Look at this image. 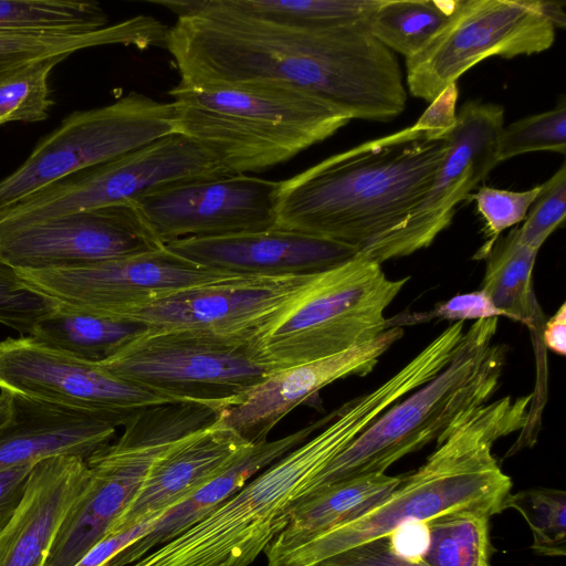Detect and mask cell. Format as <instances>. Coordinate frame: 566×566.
Masks as SVG:
<instances>
[{"label": "cell", "instance_id": "44dd1931", "mask_svg": "<svg viewBox=\"0 0 566 566\" xmlns=\"http://www.w3.org/2000/svg\"><path fill=\"white\" fill-rule=\"evenodd\" d=\"M250 446L218 416L181 438L154 462L108 535L165 514L227 470Z\"/></svg>", "mask_w": 566, "mask_h": 566}, {"label": "cell", "instance_id": "f6af8a7d", "mask_svg": "<svg viewBox=\"0 0 566 566\" xmlns=\"http://www.w3.org/2000/svg\"><path fill=\"white\" fill-rule=\"evenodd\" d=\"M543 345L553 353L566 355V304L563 303L556 313L543 325L541 331Z\"/></svg>", "mask_w": 566, "mask_h": 566}, {"label": "cell", "instance_id": "74e56055", "mask_svg": "<svg viewBox=\"0 0 566 566\" xmlns=\"http://www.w3.org/2000/svg\"><path fill=\"white\" fill-rule=\"evenodd\" d=\"M54 304L23 284L13 270L0 265V324L29 335Z\"/></svg>", "mask_w": 566, "mask_h": 566}, {"label": "cell", "instance_id": "d590c367", "mask_svg": "<svg viewBox=\"0 0 566 566\" xmlns=\"http://www.w3.org/2000/svg\"><path fill=\"white\" fill-rule=\"evenodd\" d=\"M541 190L542 185L525 191L483 186L470 195L485 224V241L473 255L474 260H485L500 234L525 219Z\"/></svg>", "mask_w": 566, "mask_h": 566}, {"label": "cell", "instance_id": "7402d4cb", "mask_svg": "<svg viewBox=\"0 0 566 566\" xmlns=\"http://www.w3.org/2000/svg\"><path fill=\"white\" fill-rule=\"evenodd\" d=\"M88 476L86 460L78 457L56 455L33 464L19 506L0 528V566H43Z\"/></svg>", "mask_w": 566, "mask_h": 566}, {"label": "cell", "instance_id": "5b68a950", "mask_svg": "<svg viewBox=\"0 0 566 566\" xmlns=\"http://www.w3.org/2000/svg\"><path fill=\"white\" fill-rule=\"evenodd\" d=\"M169 95L175 133L201 146L230 176L283 164L350 120L312 95L271 83L177 84Z\"/></svg>", "mask_w": 566, "mask_h": 566}, {"label": "cell", "instance_id": "b9f144b4", "mask_svg": "<svg viewBox=\"0 0 566 566\" xmlns=\"http://www.w3.org/2000/svg\"><path fill=\"white\" fill-rule=\"evenodd\" d=\"M161 516V515H160ZM155 517L120 533L112 534L96 544L75 566H108L124 548L147 534L160 517Z\"/></svg>", "mask_w": 566, "mask_h": 566}, {"label": "cell", "instance_id": "9a60e30c", "mask_svg": "<svg viewBox=\"0 0 566 566\" xmlns=\"http://www.w3.org/2000/svg\"><path fill=\"white\" fill-rule=\"evenodd\" d=\"M319 273L233 276L187 289L122 315L150 328H184L258 340L308 291Z\"/></svg>", "mask_w": 566, "mask_h": 566}, {"label": "cell", "instance_id": "83f0119b", "mask_svg": "<svg viewBox=\"0 0 566 566\" xmlns=\"http://www.w3.org/2000/svg\"><path fill=\"white\" fill-rule=\"evenodd\" d=\"M538 251L522 244L511 230L499 238L485 258L482 290L510 319L537 328L539 306L533 291V270Z\"/></svg>", "mask_w": 566, "mask_h": 566}, {"label": "cell", "instance_id": "d6a6232c", "mask_svg": "<svg viewBox=\"0 0 566 566\" xmlns=\"http://www.w3.org/2000/svg\"><path fill=\"white\" fill-rule=\"evenodd\" d=\"M514 509L526 521L533 535L532 549L548 557L566 555V492L534 488L509 493L503 510Z\"/></svg>", "mask_w": 566, "mask_h": 566}, {"label": "cell", "instance_id": "f1b7e54d", "mask_svg": "<svg viewBox=\"0 0 566 566\" xmlns=\"http://www.w3.org/2000/svg\"><path fill=\"white\" fill-rule=\"evenodd\" d=\"M459 3L460 0H378L363 23L391 52L408 59L446 25Z\"/></svg>", "mask_w": 566, "mask_h": 566}, {"label": "cell", "instance_id": "60d3db41", "mask_svg": "<svg viewBox=\"0 0 566 566\" xmlns=\"http://www.w3.org/2000/svg\"><path fill=\"white\" fill-rule=\"evenodd\" d=\"M459 97L457 83L446 87L427 107L413 124L423 130L430 139L447 137L455 127V106Z\"/></svg>", "mask_w": 566, "mask_h": 566}, {"label": "cell", "instance_id": "30bf717a", "mask_svg": "<svg viewBox=\"0 0 566 566\" xmlns=\"http://www.w3.org/2000/svg\"><path fill=\"white\" fill-rule=\"evenodd\" d=\"M564 25L559 2L460 0L446 25L406 59L409 92L430 103L486 57L512 59L548 50L556 28Z\"/></svg>", "mask_w": 566, "mask_h": 566}, {"label": "cell", "instance_id": "ee69618b", "mask_svg": "<svg viewBox=\"0 0 566 566\" xmlns=\"http://www.w3.org/2000/svg\"><path fill=\"white\" fill-rule=\"evenodd\" d=\"M395 551L405 557L421 560L428 546L429 532L427 522H411L399 526L389 534Z\"/></svg>", "mask_w": 566, "mask_h": 566}, {"label": "cell", "instance_id": "4fadbf2b", "mask_svg": "<svg viewBox=\"0 0 566 566\" xmlns=\"http://www.w3.org/2000/svg\"><path fill=\"white\" fill-rule=\"evenodd\" d=\"M15 273L29 289L56 304L114 315L187 289L241 276L206 269L166 247L94 263Z\"/></svg>", "mask_w": 566, "mask_h": 566}, {"label": "cell", "instance_id": "3957f363", "mask_svg": "<svg viewBox=\"0 0 566 566\" xmlns=\"http://www.w3.org/2000/svg\"><path fill=\"white\" fill-rule=\"evenodd\" d=\"M534 395L506 396L471 409L439 438L436 450L380 503L293 548L266 554L268 566H314L411 522L459 511H503L512 481L492 454L496 440L524 430Z\"/></svg>", "mask_w": 566, "mask_h": 566}, {"label": "cell", "instance_id": "8992f818", "mask_svg": "<svg viewBox=\"0 0 566 566\" xmlns=\"http://www.w3.org/2000/svg\"><path fill=\"white\" fill-rule=\"evenodd\" d=\"M497 325V317L475 321L451 361L389 407L334 458L316 475L307 495L345 480L385 473L405 455L437 440L463 413L488 402L500 385L507 352L493 340Z\"/></svg>", "mask_w": 566, "mask_h": 566}, {"label": "cell", "instance_id": "cb8c5ba5", "mask_svg": "<svg viewBox=\"0 0 566 566\" xmlns=\"http://www.w3.org/2000/svg\"><path fill=\"white\" fill-rule=\"evenodd\" d=\"M334 416L335 412H332L283 438L251 444L227 470L163 514L147 534L118 553L108 566H129L156 547L180 535L239 491L254 475L305 442Z\"/></svg>", "mask_w": 566, "mask_h": 566}, {"label": "cell", "instance_id": "603a6c76", "mask_svg": "<svg viewBox=\"0 0 566 566\" xmlns=\"http://www.w3.org/2000/svg\"><path fill=\"white\" fill-rule=\"evenodd\" d=\"M122 423L106 415L11 394L0 430V469L72 455L87 460L111 443Z\"/></svg>", "mask_w": 566, "mask_h": 566}, {"label": "cell", "instance_id": "f35d334b", "mask_svg": "<svg viewBox=\"0 0 566 566\" xmlns=\"http://www.w3.org/2000/svg\"><path fill=\"white\" fill-rule=\"evenodd\" d=\"M501 316L510 318L509 314L499 308L488 293L481 289L457 294L427 313L403 314L387 318V327L426 323L432 318L447 319L453 323L468 319L499 318Z\"/></svg>", "mask_w": 566, "mask_h": 566}, {"label": "cell", "instance_id": "6da1fadb", "mask_svg": "<svg viewBox=\"0 0 566 566\" xmlns=\"http://www.w3.org/2000/svg\"><path fill=\"white\" fill-rule=\"evenodd\" d=\"M177 15L165 48L179 85L271 83L304 92L349 119L387 122L407 103L395 54L363 21L289 28L237 15L209 0H148Z\"/></svg>", "mask_w": 566, "mask_h": 566}, {"label": "cell", "instance_id": "1f68e13d", "mask_svg": "<svg viewBox=\"0 0 566 566\" xmlns=\"http://www.w3.org/2000/svg\"><path fill=\"white\" fill-rule=\"evenodd\" d=\"M107 25L96 1L0 0V32H91Z\"/></svg>", "mask_w": 566, "mask_h": 566}, {"label": "cell", "instance_id": "ffe728a7", "mask_svg": "<svg viewBox=\"0 0 566 566\" xmlns=\"http://www.w3.org/2000/svg\"><path fill=\"white\" fill-rule=\"evenodd\" d=\"M165 247L206 269L241 276L321 273L359 256L349 247L276 227L229 237L182 239Z\"/></svg>", "mask_w": 566, "mask_h": 566}, {"label": "cell", "instance_id": "7c38bea8", "mask_svg": "<svg viewBox=\"0 0 566 566\" xmlns=\"http://www.w3.org/2000/svg\"><path fill=\"white\" fill-rule=\"evenodd\" d=\"M175 133L172 102L130 92L101 107L69 114L30 156L0 179V211L77 171Z\"/></svg>", "mask_w": 566, "mask_h": 566}, {"label": "cell", "instance_id": "ac0fdd59", "mask_svg": "<svg viewBox=\"0 0 566 566\" xmlns=\"http://www.w3.org/2000/svg\"><path fill=\"white\" fill-rule=\"evenodd\" d=\"M503 126L502 106L476 99L463 104L441 166L429 189L390 235L386 261L429 247L449 227L457 206L499 165L497 138Z\"/></svg>", "mask_w": 566, "mask_h": 566}, {"label": "cell", "instance_id": "bcb514c9", "mask_svg": "<svg viewBox=\"0 0 566 566\" xmlns=\"http://www.w3.org/2000/svg\"><path fill=\"white\" fill-rule=\"evenodd\" d=\"M0 430L7 423L11 411V394L0 390Z\"/></svg>", "mask_w": 566, "mask_h": 566}, {"label": "cell", "instance_id": "5bb4252c", "mask_svg": "<svg viewBox=\"0 0 566 566\" xmlns=\"http://www.w3.org/2000/svg\"><path fill=\"white\" fill-rule=\"evenodd\" d=\"M0 390L106 415L122 427L147 407L172 402L115 376L99 363L60 352L29 335L0 342Z\"/></svg>", "mask_w": 566, "mask_h": 566}, {"label": "cell", "instance_id": "52a82bcc", "mask_svg": "<svg viewBox=\"0 0 566 566\" xmlns=\"http://www.w3.org/2000/svg\"><path fill=\"white\" fill-rule=\"evenodd\" d=\"M217 415L202 403L166 402L132 418L115 442L86 460L88 482L66 513L43 566H75L108 535L158 457Z\"/></svg>", "mask_w": 566, "mask_h": 566}, {"label": "cell", "instance_id": "2e32d148", "mask_svg": "<svg viewBox=\"0 0 566 566\" xmlns=\"http://www.w3.org/2000/svg\"><path fill=\"white\" fill-rule=\"evenodd\" d=\"M281 181L232 175L178 184L135 203L156 239L237 235L276 226Z\"/></svg>", "mask_w": 566, "mask_h": 566}, {"label": "cell", "instance_id": "7bdbcfd3", "mask_svg": "<svg viewBox=\"0 0 566 566\" xmlns=\"http://www.w3.org/2000/svg\"><path fill=\"white\" fill-rule=\"evenodd\" d=\"M33 464L0 469V528L19 506Z\"/></svg>", "mask_w": 566, "mask_h": 566}, {"label": "cell", "instance_id": "ba28073f", "mask_svg": "<svg viewBox=\"0 0 566 566\" xmlns=\"http://www.w3.org/2000/svg\"><path fill=\"white\" fill-rule=\"evenodd\" d=\"M99 364L172 402L202 403L218 412L275 370L256 340L184 328L149 327Z\"/></svg>", "mask_w": 566, "mask_h": 566}, {"label": "cell", "instance_id": "d4e9b609", "mask_svg": "<svg viewBox=\"0 0 566 566\" xmlns=\"http://www.w3.org/2000/svg\"><path fill=\"white\" fill-rule=\"evenodd\" d=\"M401 481L402 475L374 473L315 491L296 504L289 524L264 554L293 548L360 516L384 501Z\"/></svg>", "mask_w": 566, "mask_h": 566}, {"label": "cell", "instance_id": "9c48e42d", "mask_svg": "<svg viewBox=\"0 0 566 566\" xmlns=\"http://www.w3.org/2000/svg\"><path fill=\"white\" fill-rule=\"evenodd\" d=\"M409 277L389 279L381 264L356 256L321 272L303 297L258 340L276 370L367 343L388 329L385 311Z\"/></svg>", "mask_w": 566, "mask_h": 566}, {"label": "cell", "instance_id": "e575fe53", "mask_svg": "<svg viewBox=\"0 0 566 566\" xmlns=\"http://www.w3.org/2000/svg\"><path fill=\"white\" fill-rule=\"evenodd\" d=\"M533 151H566V106L523 117L503 126L497 138L499 164Z\"/></svg>", "mask_w": 566, "mask_h": 566}, {"label": "cell", "instance_id": "ab89813d", "mask_svg": "<svg viewBox=\"0 0 566 566\" xmlns=\"http://www.w3.org/2000/svg\"><path fill=\"white\" fill-rule=\"evenodd\" d=\"M314 566H426L422 560L402 556L392 547L389 535L345 549Z\"/></svg>", "mask_w": 566, "mask_h": 566}, {"label": "cell", "instance_id": "8d00e7d4", "mask_svg": "<svg viewBox=\"0 0 566 566\" xmlns=\"http://www.w3.org/2000/svg\"><path fill=\"white\" fill-rule=\"evenodd\" d=\"M524 222L514 228L517 240L539 251L548 237L565 221L566 216V165L544 184L527 212Z\"/></svg>", "mask_w": 566, "mask_h": 566}, {"label": "cell", "instance_id": "484cf974", "mask_svg": "<svg viewBox=\"0 0 566 566\" xmlns=\"http://www.w3.org/2000/svg\"><path fill=\"white\" fill-rule=\"evenodd\" d=\"M167 33L168 27L145 14L91 32H0V78L30 63L94 46L164 48Z\"/></svg>", "mask_w": 566, "mask_h": 566}, {"label": "cell", "instance_id": "836d02e7", "mask_svg": "<svg viewBox=\"0 0 566 566\" xmlns=\"http://www.w3.org/2000/svg\"><path fill=\"white\" fill-rule=\"evenodd\" d=\"M67 56L59 55L30 63L0 78V125L36 123L49 117L54 104L49 87L52 70Z\"/></svg>", "mask_w": 566, "mask_h": 566}, {"label": "cell", "instance_id": "f546056e", "mask_svg": "<svg viewBox=\"0 0 566 566\" xmlns=\"http://www.w3.org/2000/svg\"><path fill=\"white\" fill-rule=\"evenodd\" d=\"M378 0H209L223 11L289 28L317 29L363 21Z\"/></svg>", "mask_w": 566, "mask_h": 566}, {"label": "cell", "instance_id": "4dcf8cb0", "mask_svg": "<svg viewBox=\"0 0 566 566\" xmlns=\"http://www.w3.org/2000/svg\"><path fill=\"white\" fill-rule=\"evenodd\" d=\"M491 514L459 511L427 522L429 541L421 557L426 566H491Z\"/></svg>", "mask_w": 566, "mask_h": 566}, {"label": "cell", "instance_id": "277c9868", "mask_svg": "<svg viewBox=\"0 0 566 566\" xmlns=\"http://www.w3.org/2000/svg\"><path fill=\"white\" fill-rule=\"evenodd\" d=\"M409 391L406 378L394 374L345 403L314 438L254 475L184 533L129 566H249L286 527L316 475Z\"/></svg>", "mask_w": 566, "mask_h": 566}, {"label": "cell", "instance_id": "e0dca14e", "mask_svg": "<svg viewBox=\"0 0 566 566\" xmlns=\"http://www.w3.org/2000/svg\"><path fill=\"white\" fill-rule=\"evenodd\" d=\"M163 245L134 202L34 222L0 234V265L15 271L118 259Z\"/></svg>", "mask_w": 566, "mask_h": 566}, {"label": "cell", "instance_id": "8fae6325", "mask_svg": "<svg viewBox=\"0 0 566 566\" xmlns=\"http://www.w3.org/2000/svg\"><path fill=\"white\" fill-rule=\"evenodd\" d=\"M230 176L188 137L171 133L77 171L0 211V234L46 219L140 198L188 181Z\"/></svg>", "mask_w": 566, "mask_h": 566}, {"label": "cell", "instance_id": "4316f807", "mask_svg": "<svg viewBox=\"0 0 566 566\" xmlns=\"http://www.w3.org/2000/svg\"><path fill=\"white\" fill-rule=\"evenodd\" d=\"M148 328L123 316L55 303L29 336L74 357L102 363Z\"/></svg>", "mask_w": 566, "mask_h": 566}, {"label": "cell", "instance_id": "d6986e66", "mask_svg": "<svg viewBox=\"0 0 566 566\" xmlns=\"http://www.w3.org/2000/svg\"><path fill=\"white\" fill-rule=\"evenodd\" d=\"M402 335L403 328L394 326L345 352L276 369L238 403L219 411L218 418L248 443L264 442L275 424L323 387L342 378L371 373L379 358Z\"/></svg>", "mask_w": 566, "mask_h": 566}, {"label": "cell", "instance_id": "7a4b0ae2", "mask_svg": "<svg viewBox=\"0 0 566 566\" xmlns=\"http://www.w3.org/2000/svg\"><path fill=\"white\" fill-rule=\"evenodd\" d=\"M449 148L415 125L333 155L281 181L276 228L329 240L379 264Z\"/></svg>", "mask_w": 566, "mask_h": 566}]
</instances>
